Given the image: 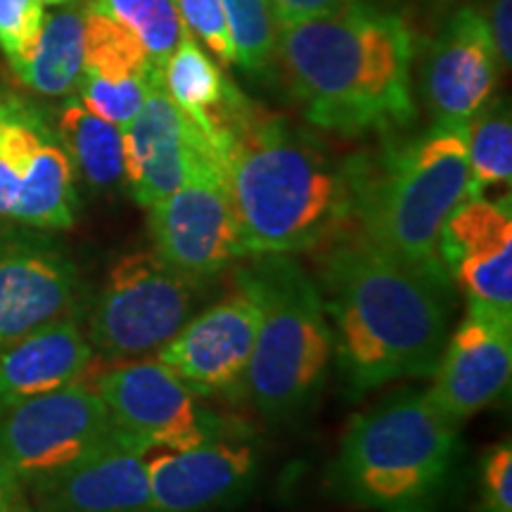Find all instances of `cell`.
<instances>
[{"mask_svg": "<svg viewBox=\"0 0 512 512\" xmlns=\"http://www.w3.org/2000/svg\"><path fill=\"white\" fill-rule=\"evenodd\" d=\"M93 387L119 437L145 456L183 451L219 437V420L155 356L105 370Z\"/></svg>", "mask_w": 512, "mask_h": 512, "instance_id": "8fae6325", "label": "cell"}, {"mask_svg": "<svg viewBox=\"0 0 512 512\" xmlns=\"http://www.w3.org/2000/svg\"><path fill=\"white\" fill-rule=\"evenodd\" d=\"M451 283L472 302L512 313V211L510 195L467 197L448 216L439 242Z\"/></svg>", "mask_w": 512, "mask_h": 512, "instance_id": "ac0fdd59", "label": "cell"}, {"mask_svg": "<svg viewBox=\"0 0 512 512\" xmlns=\"http://www.w3.org/2000/svg\"><path fill=\"white\" fill-rule=\"evenodd\" d=\"M124 441L93 384H72L0 411V465L22 486Z\"/></svg>", "mask_w": 512, "mask_h": 512, "instance_id": "9c48e42d", "label": "cell"}, {"mask_svg": "<svg viewBox=\"0 0 512 512\" xmlns=\"http://www.w3.org/2000/svg\"><path fill=\"white\" fill-rule=\"evenodd\" d=\"M470 197L512 181V119L508 100H491L467 121Z\"/></svg>", "mask_w": 512, "mask_h": 512, "instance_id": "d4e9b609", "label": "cell"}, {"mask_svg": "<svg viewBox=\"0 0 512 512\" xmlns=\"http://www.w3.org/2000/svg\"><path fill=\"white\" fill-rule=\"evenodd\" d=\"M88 10L100 12L131 31L159 69L188 34L174 0H91Z\"/></svg>", "mask_w": 512, "mask_h": 512, "instance_id": "484cf974", "label": "cell"}, {"mask_svg": "<svg viewBox=\"0 0 512 512\" xmlns=\"http://www.w3.org/2000/svg\"><path fill=\"white\" fill-rule=\"evenodd\" d=\"M259 318L252 292L235 278L233 290L192 316L155 358L197 396L245 394Z\"/></svg>", "mask_w": 512, "mask_h": 512, "instance_id": "4fadbf2b", "label": "cell"}, {"mask_svg": "<svg viewBox=\"0 0 512 512\" xmlns=\"http://www.w3.org/2000/svg\"><path fill=\"white\" fill-rule=\"evenodd\" d=\"M432 3H437V5H451V3H456V0H432Z\"/></svg>", "mask_w": 512, "mask_h": 512, "instance_id": "e575fe53", "label": "cell"}, {"mask_svg": "<svg viewBox=\"0 0 512 512\" xmlns=\"http://www.w3.org/2000/svg\"><path fill=\"white\" fill-rule=\"evenodd\" d=\"M81 273L53 230L0 221V349L76 313Z\"/></svg>", "mask_w": 512, "mask_h": 512, "instance_id": "7c38bea8", "label": "cell"}, {"mask_svg": "<svg viewBox=\"0 0 512 512\" xmlns=\"http://www.w3.org/2000/svg\"><path fill=\"white\" fill-rule=\"evenodd\" d=\"M31 512H150L145 453L126 441L24 486Z\"/></svg>", "mask_w": 512, "mask_h": 512, "instance_id": "d6986e66", "label": "cell"}, {"mask_svg": "<svg viewBox=\"0 0 512 512\" xmlns=\"http://www.w3.org/2000/svg\"><path fill=\"white\" fill-rule=\"evenodd\" d=\"M162 81L178 110L200 126L214 152L219 150L223 131L249 100L221 72L214 57H209L195 38L185 34L164 62Z\"/></svg>", "mask_w": 512, "mask_h": 512, "instance_id": "7402d4cb", "label": "cell"}, {"mask_svg": "<svg viewBox=\"0 0 512 512\" xmlns=\"http://www.w3.org/2000/svg\"><path fill=\"white\" fill-rule=\"evenodd\" d=\"M347 3L349 0H271L280 27L320 15H330V12H337Z\"/></svg>", "mask_w": 512, "mask_h": 512, "instance_id": "1f68e13d", "label": "cell"}, {"mask_svg": "<svg viewBox=\"0 0 512 512\" xmlns=\"http://www.w3.org/2000/svg\"><path fill=\"white\" fill-rule=\"evenodd\" d=\"M316 249L332 351L351 392L432 377L448 339L451 280L384 252L354 223Z\"/></svg>", "mask_w": 512, "mask_h": 512, "instance_id": "6da1fadb", "label": "cell"}, {"mask_svg": "<svg viewBox=\"0 0 512 512\" xmlns=\"http://www.w3.org/2000/svg\"><path fill=\"white\" fill-rule=\"evenodd\" d=\"M479 512H512V446L510 441L491 446L482 458L479 477Z\"/></svg>", "mask_w": 512, "mask_h": 512, "instance_id": "f546056e", "label": "cell"}, {"mask_svg": "<svg viewBox=\"0 0 512 512\" xmlns=\"http://www.w3.org/2000/svg\"><path fill=\"white\" fill-rule=\"evenodd\" d=\"M150 512H219L249 494L259 472L254 446L238 439H209L183 451L145 456Z\"/></svg>", "mask_w": 512, "mask_h": 512, "instance_id": "e0dca14e", "label": "cell"}, {"mask_svg": "<svg viewBox=\"0 0 512 512\" xmlns=\"http://www.w3.org/2000/svg\"><path fill=\"white\" fill-rule=\"evenodd\" d=\"M413 55L406 19L373 0H349L330 15L285 24L275 48L304 117L342 136L413 124Z\"/></svg>", "mask_w": 512, "mask_h": 512, "instance_id": "7a4b0ae2", "label": "cell"}, {"mask_svg": "<svg viewBox=\"0 0 512 512\" xmlns=\"http://www.w3.org/2000/svg\"><path fill=\"white\" fill-rule=\"evenodd\" d=\"M349 171L351 223L384 252L448 278L439 242L448 216L470 197L467 124H434L358 152Z\"/></svg>", "mask_w": 512, "mask_h": 512, "instance_id": "277c9868", "label": "cell"}, {"mask_svg": "<svg viewBox=\"0 0 512 512\" xmlns=\"http://www.w3.org/2000/svg\"><path fill=\"white\" fill-rule=\"evenodd\" d=\"M43 5H55V8H60V5H69L74 3V0H41Z\"/></svg>", "mask_w": 512, "mask_h": 512, "instance_id": "836d02e7", "label": "cell"}, {"mask_svg": "<svg viewBox=\"0 0 512 512\" xmlns=\"http://www.w3.org/2000/svg\"><path fill=\"white\" fill-rule=\"evenodd\" d=\"M0 512H31L22 482L0 465Z\"/></svg>", "mask_w": 512, "mask_h": 512, "instance_id": "d6a6232c", "label": "cell"}, {"mask_svg": "<svg viewBox=\"0 0 512 512\" xmlns=\"http://www.w3.org/2000/svg\"><path fill=\"white\" fill-rule=\"evenodd\" d=\"M512 375V313L467 299V313L441 351L432 399L465 422L501 396Z\"/></svg>", "mask_w": 512, "mask_h": 512, "instance_id": "5bb4252c", "label": "cell"}, {"mask_svg": "<svg viewBox=\"0 0 512 512\" xmlns=\"http://www.w3.org/2000/svg\"><path fill=\"white\" fill-rule=\"evenodd\" d=\"M147 211L155 254L192 283L204 285L247 256L226 171L216 157H202L181 188Z\"/></svg>", "mask_w": 512, "mask_h": 512, "instance_id": "30bf717a", "label": "cell"}, {"mask_svg": "<svg viewBox=\"0 0 512 512\" xmlns=\"http://www.w3.org/2000/svg\"><path fill=\"white\" fill-rule=\"evenodd\" d=\"M53 126L72 159L76 178L93 192H114L126 185L124 133L121 126L98 117L76 95L57 110Z\"/></svg>", "mask_w": 512, "mask_h": 512, "instance_id": "603a6c76", "label": "cell"}, {"mask_svg": "<svg viewBox=\"0 0 512 512\" xmlns=\"http://www.w3.org/2000/svg\"><path fill=\"white\" fill-rule=\"evenodd\" d=\"M489 27L501 69H510L512 62V0H491L489 15H484Z\"/></svg>", "mask_w": 512, "mask_h": 512, "instance_id": "4dcf8cb0", "label": "cell"}, {"mask_svg": "<svg viewBox=\"0 0 512 512\" xmlns=\"http://www.w3.org/2000/svg\"><path fill=\"white\" fill-rule=\"evenodd\" d=\"M46 22L41 0H0V53L10 69L22 67L34 53Z\"/></svg>", "mask_w": 512, "mask_h": 512, "instance_id": "83f0119b", "label": "cell"}, {"mask_svg": "<svg viewBox=\"0 0 512 512\" xmlns=\"http://www.w3.org/2000/svg\"><path fill=\"white\" fill-rule=\"evenodd\" d=\"M197 287L155 249L124 254L107 273L88 318L93 351L112 361L157 354L192 318Z\"/></svg>", "mask_w": 512, "mask_h": 512, "instance_id": "52a82bcc", "label": "cell"}, {"mask_svg": "<svg viewBox=\"0 0 512 512\" xmlns=\"http://www.w3.org/2000/svg\"><path fill=\"white\" fill-rule=\"evenodd\" d=\"M458 453V422L430 389H401L349 422L330 484L375 512H432Z\"/></svg>", "mask_w": 512, "mask_h": 512, "instance_id": "5b68a950", "label": "cell"}, {"mask_svg": "<svg viewBox=\"0 0 512 512\" xmlns=\"http://www.w3.org/2000/svg\"><path fill=\"white\" fill-rule=\"evenodd\" d=\"M219 162L247 256L316 249L351 223L349 159L252 102L223 131Z\"/></svg>", "mask_w": 512, "mask_h": 512, "instance_id": "3957f363", "label": "cell"}, {"mask_svg": "<svg viewBox=\"0 0 512 512\" xmlns=\"http://www.w3.org/2000/svg\"><path fill=\"white\" fill-rule=\"evenodd\" d=\"M178 15L192 38H200L223 64H235V48L230 41L226 15L219 0H174Z\"/></svg>", "mask_w": 512, "mask_h": 512, "instance_id": "f1b7e54d", "label": "cell"}, {"mask_svg": "<svg viewBox=\"0 0 512 512\" xmlns=\"http://www.w3.org/2000/svg\"><path fill=\"white\" fill-rule=\"evenodd\" d=\"M501 62L486 19L460 5L432 38L422 67V91L434 124H467L494 100Z\"/></svg>", "mask_w": 512, "mask_h": 512, "instance_id": "9a60e30c", "label": "cell"}, {"mask_svg": "<svg viewBox=\"0 0 512 512\" xmlns=\"http://www.w3.org/2000/svg\"><path fill=\"white\" fill-rule=\"evenodd\" d=\"M95 351L76 313L0 349V411L83 382Z\"/></svg>", "mask_w": 512, "mask_h": 512, "instance_id": "44dd1931", "label": "cell"}, {"mask_svg": "<svg viewBox=\"0 0 512 512\" xmlns=\"http://www.w3.org/2000/svg\"><path fill=\"white\" fill-rule=\"evenodd\" d=\"M219 3L235 48V64L249 74L266 72L275 57L280 31L271 0H219Z\"/></svg>", "mask_w": 512, "mask_h": 512, "instance_id": "4316f807", "label": "cell"}, {"mask_svg": "<svg viewBox=\"0 0 512 512\" xmlns=\"http://www.w3.org/2000/svg\"><path fill=\"white\" fill-rule=\"evenodd\" d=\"M76 181L53 119L22 95L0 91V221L69 230L81 207Z\"/></svg>", "mask_w": 512, "mask_h": 512, "instance_id": "ba28073f", "label": "cell"}, {"mask_svg": "<svg viewBox=\"0 0 512 512\" xmlns=\"http://www.w3.org/2000/svg\"><path fill=\"white\" fill-rule=\"evenodd\" d=\"M159 74L131 31L86 8V55L74 95L88 110L124 128Z\"/></svg>", "mask_w": 512, "mask_h": 512, "instance_id": "ffe728a7", "label": "cell"}, {"mask_svg": "<svg viewBox=\"0 0 512 512\" xmlns=\"http://www.w3.org/2000/svg\"><path fill=\"white\" fill-rule=\"evenodd\" d=\"M86 55V8L69 3L46 15L34 53L12 69L22 86L43 98H69L76 93Z\"/></svg>", "mask_w": 512, "mask_h": 512, "instance_id": "cb8c5ba5", "label": "cell"}, {"mask_svg": "<svg viewBox=\"0 0 512 512\" xmlns=\"http://www.w3.org/2000/svg\"><path fill=\"white\" fill-rule=\"evenodd\" d=\"M235 278L261 316L245 394L268 420L294 418L318 399L335 358L316 278L292 254L252 256Z\"/></svg>", "mask_w": 512, "mask_h": 512, "instance_id": "8992f818", "label": "cell"}, {"mask_svg": "<svg viewBox=\"0 0 512 512\" xmlns=\"http://www.w3.org/2000/svg\"><path fill=\"white\" fill-rule=\"evenodd\" d=\"M121 133L126 188L145 209L181 188L202 157H216L200 126L169 98L162 74L152 81L143 107Z\"/></svg>", "mask_w": 512, "mask_h": 512, "instance_id": "2e32d148", "label": "cell"}]
</instances>
